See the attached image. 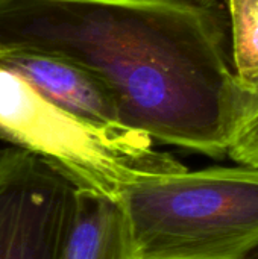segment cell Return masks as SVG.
I'll list each match as a JSON object with an SVG mask.
<instances>
[{"mask_svg": "<svg viewBox=\"0 0 258 259\" xmlns=\"http://www.w3.org/2000/svg\"><path fill=\"white\" fill-rule=\"evenodd\" d=\"M213 0H0V49L64 58L113 94L120 124L227 158L240 82Z\"/></svg>", "mask_w": 258, "mask_h": 259, "instance_id": "obj_1", "label": "cell"}, {"mask_svg": "<svg viewBox=\"0 0 258 259\" xmlns=\"http://www.w3.org/2000/svg\"><path fill=\"white\" fill-rule=\"evenodd\" d=\"M116 199L135 259H246L258 249V167L144 176Z\"/></svg>", "mask_w": 258, "mask_h": 259, "instance_id": "obj_2", "label": "cell"}, {"mask_svg": "<svg viewBox=\"0 0 258 259\" xmlns=\"http://www.w3.org/2000/svg\"><path fill=\"white\" fill-rule=\"evenodd\" d=\"M0 138L38 156L78 188L111 197L144 176L186 168L138 132L100 127L59 109L3 67Z\"/></svg>", "mask_w": 258, "mask_h": 259, "instance_id": "obj_3", "label": "cell"}, {"mask_svg": "<svg viewBox=\"0 0 258 259\" xmlns=\"http://www.w3.org/2000/svg\"><path fill=\"white\" fill-rule=\"evenodd\" d=\"M78 187L38 156H0V259H62Z\"/></svg>", "mask_w": 258, "mask_h": 259, "instance_id": "obj_4", "label": "cell"}, {"mask_svg": "<svg viewBox=\"0 0 258 259\" xmlns=\"http://www.w3.org/2000/svg\"><path fill=\"white\" fill-rule=\"evenodd\" d=\"M0 67L75 117L106 129H126L120 124L119 108L109 90L94 74L64 58L30 49L3 47Z\"/></svg>", "mask_w": 258, "mask_h": 259, "instance_id": "obj_5", "label": "cell"}, {"mask_svg": "<svg viewBox=\"0 0 258 259\" xmlns=\"http://www.w3.org/2000/svg\"><path fill=\"white\" fill-rule=\"evenodd\" d=\"M62 259H135L128 222L116 197L78 188Z\"/></svg>", "mask_w": 258, "mask_h": 259, "instance_id": "obj_6", "label": "cell"}, {"mask_svg": "<svg viewBox=\"0 0 258 259\" xmlns=\"http://www.w3.org/2000/svg\"><path fill=\"white\" fill-rule=\"evenodd\" d=\"M230 55L243 87L258 82V0H225Z\"/></svg>", "mask_w": 258, "mask_h": 259, "instance_id": "obj_7", "label": "cell"}, {"mask_svg": "<svg viewBox=\"0 0 258 259\" xmlns=\"http://www.w3.org/2000/svg\"><path fill=\"white\" fill-rule=\"evenodd\" d=\"M227 156L236 164L258 167V82L240 83L237 121Z\"/></svg>", "mask_w": 258, "mask_h": 259, "instance_id": "obj_8", "label": "cell"}, {"mask_svg": "<svg viewBox=\"0 0 258 259\" xmlns=\"http://www.w3.org/2000/svg\"><path fill=\"white\" fill-rule=\"evenodd\" d=\"M246 259H258V249H255V250H254Z\"/></svg>", "mask_w": 258, "mask_h": 259, "instance_id": "obj_9", "label": "cell"}, {"mask_svg": "<svg viewBox=\"0 0 258 259\" xmlns=\"http://www.w3.org/2000/svg\"><path fill=\"white\" fill-rule=\"evenodd\" d=\"M0 156H2V150H0Z\"/></svg>", "mask_w": 258, "mask_h": 259, "instance_id": "obj_10", "label": "cell"}]
</instances>
